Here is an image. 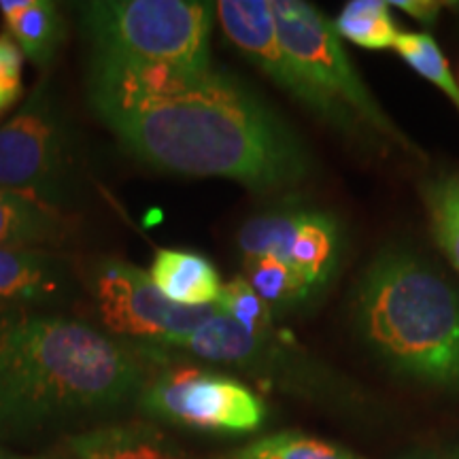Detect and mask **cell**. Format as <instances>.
<instances>
[{
	"label": "cell",
	"mask_w": 459,
	"mask_h": 459,
	"mask_svg": "<svg viewBox=\"0 0 459 459\" xmlns=\"http://www.w3.org/2000/svg\"><path fill=\"white\" fill-rule=\"evenodd\" d=\"M215 17L228 41L319 122L342 134H359L358 119L338 102L315 90L291 65L279 41L273 0H220L215 3Z\"/></svg>",
	"instance_id": "cell-10"
},
{
	"label": "cell",
	"mask_w": 459,
	"mask_h": 459,
	"mask_svg": "<svg viewBox=\"0 0 459 459\" xmlns=\"http://www.w3.org/2000/svg\"><path fill=\"white\" fill-rule=\"evenodd\" d=\"M215 459H366L358 453L344 449L330 440L315 438V436L285 429L262 438L251 440L249 445L223 453Z\"/></svg>",
	"instance_id": "cell-18"
},
{
	"label": "cell",
	"mask_w": 459,
	"mask_h": 459,
	"mask_svg": "<svg viewBox=\"0 0 459 459\" xmlns=\"http://www.w3.org/2000/svg\"><path fill=\"white\" fill-rule=\"evenodd\" d=\"M91 54L177 71H211L215 3L200 0H90L77 4Z\"/></svg>",
	"instance_id": "cell-5"
},
{
	"label": "cell",
	"mask_w": 459,
	"mask_h": 459,
	"mask_svg": "<svg viewBox=\"0 0 459 459\" xmlns=\"http://www.w3.org/2000/svg\"><path fill=\"white\" fill-rule=\"evenodd\" d=\"M243 277L274 317L307 307L313 298L319 296L294 268L273 255L243 257Z\"/></svg>",
	"instance_id": "cell-17"
},
{
	"label": "cell",
	"mask_w": 459,
	"mask_h": 459,
	"mask_svg": "<svg viewBox=\"0 0 459 459\" xmlns=\"http://www.w3.org/2000/svg\"><path fill=\"white\" fill-rule=\"evenodd\" d=\"M421 196L436 245L459 273V175H438L426 181Z\"/></svg>",
	"instance_id": "cell-20"
},
{
	"label": "cell",
	"mask_w": 459,
	"mask_h": 459,
	"mask_svg": "<svg viewBox=\"0 0 459 459\" xmlns=\"http://www.w3.org/2000/svg\"><path fill=\"white\" fill-rule=\"evenodd\" d=\"M217 311L226 315L238 325L247 330L262 332L271 330L274 324V315L271 308L264 304L260 296L255 294L254 287L247 283L245 277H234L223 283V290L215 302Z\"/></svg>",
	"instance_id": "cell-22"
},
{
	"label": "cell",
	"mask_w": 459,
	"mask_h": 459,
	"mask_svg": "<svg viewBox=\"0 0 459 459\" xmlns=\"http://www.w3.org/2000/svg\"><path fill=\"white\" fill-rule=\"evenodd\" d=\"M74 264L45 247H0V313L51 311L77 300Z\"/></svg>",
	"instance_id": "cell-12"
},
{
	"label": "cell",
	"mask_w": 459,
	"mask_h": 459,
	"mask_svg": "<svg viewBox=\"0 0 459 459\" xmlns=\"http://www.w3.org/2000/svg\"><path fill=\"white\" fill-rule=\"evenodd\" d=\"M74 459H200L147 421L107 423L66 440Z\"/></svg>",
	"instance_id": "cell-13"
},
{
	"label": "cell",
	"mask_w": 459,
	"mask_h": 459,
	"mask_svg": "<svg viewBox=\"0 0 459 459\" xmlns=\"http://www.w3.org/2000/svg\"><path fill=\"white\" fill-rule=\"evenodd\" d=\"M147 273L158 290L181 307H213L223 290L215 264L196 251L162 247Z\"/></svg>",
	"instance_id": "cell-14"
},
{
	"label": "cell",
	"mask_w": 459,
	"mask_h": 459,
	"mask_svg": "<svg viewBox=\"0 0 459 459\" xmlns=\"http://www.w3.org/2000/svg\"><path fill=\"white\" fill-rule=\"evenodd\" d=\"M13 99H9V96H4V94H0V113L3 111H7V108L13 105Z\"/></svg>",
	"instance_id": "cell-26"
},
{
	"label": "cell",
	"mask_w": 459,
	"mask_h": 459,
	"mask_svg": "<svg viewBox=\"0 0 459 459\" xmlns=\"http://www.w3.org/2000/svg\"><path fill=\"white\" fill-rule=\"evenodd\" d=\"M394 49L398 51L402 60L409 65L417 74L434 83L443 94H446L455 108L459 111V83L453 77L449 62L438 43L429 37L428 32H400Z\"/></svg>",
	"instance_id": "cell-21"
},
{
	"label": "cell",
	"mask_w": 459,
	"mask_h": 459,
	"mask_svg": "<svg viewBox=\"0 0 459 459\" xmlns=\"http://www.w3.org/2000/svg\"><path fill=\"white\" fill-rule=\"evenodd\" d=\"M389 7L402 9L426 26L436 24L440 11H443V4L434 3V0H394V3H389Z\"/></svg>",
	"instance_id": "cell-24"
},
{
	"label": "cell",
	"mask_w": 459,
	"mask_h": 459,
	"mask_svg": "<svg viewBox=\"0 0 459 459\" xmlns=\"http://www.w3.org/2000/svg\"><path fill=\"white\" fill-rule=\"evenodd\" d=\"M149 366L128 344L48 311L0 313V426L107 412L139 398Z\"/></svg>",
	"instance_id": "cell-2"
},
{
	"label": "cell",
	"mask_w": 459,
	"mask_h": 459,
	"mask_svg": "<svg viewBox=\"0 0 459 459\" xmlns=\"http://www.w3.org/2000/svg\"><path fill=\"white\" fill-rule=\"evenodd\" d=\"M149 366L206 364L308 400L342 402L341 378L279 332H254L217 311L192 334L158 342H126Z\"/></svg>",
	"instance_id": "cell-4"
},
{
	"label": "cell",
	"mask_w": 459,
	"mask_h": 459,
	"mask_svg": "<svg viewBox=\"0 0 459 459\" xmlns=\"http://www.w3.org/2000/svg\"><path fill=\"white\" fill-rule=\"evenodd\" d=\"M88 100L126 152L156 170L228 179L254 192L300 186L311 175L300 136L213 68L187 73L91 54Z\"/></svg>",
	"instance_id": "cell-1"
},
{
	"label": "cell",
	"mask_w": 459,
	"mask_h": 459,
	"mask_svg": "<svg viewBox=\"0 0 459 459\" xmlns=\"http://www.w3.org/2000/svg\"><path fill=\"white\" fill-rule=\"evenodd\" d=\"M353 319L387 368L459 394V290L421 255L381 251L355 290Z\"/></svg>",
	"instance_id": "cell-3"
},
{
	"label": "cell",
	"mask_w": 459,
	"mask_h": 459,
	"mask_svg": "<svg viewBox=\"0 0 459 459\" xmlns=\"http://www.w3.org/2000/svg\"><path fill=\"white\" fill-rule=\"evenodd\" d=\"M273 11L285 54L315 90L347 108L372 132L385 136L406 152L423 156L361 82L328 17L302 0H273Z\"/></svg>",
	"instance_id": "cell-6"
},
{
	"label": "cell",
	"mask_w": 459,
	"mask_h": 459,
	"mask_svg": "<svg viewBox=\"0 0 459 459\" xmlns=\"http://www.w3.org/2000/svg\"><path fill=\"white\" fill-rule=\"evenodd\" d=\"M156 368L136 398L149 419L217 436L254 434L266 421L260 395L226 372L196 364Z\"/></svg>",
	"instance_id": "cell-7"
},
{
	"label": "cell",
	"mask_w": 459,
	"mask_h": 459,
	"mask_svg": "<svg viewBox=\"0 0 459 459\" xmlns=\"http://www.w3.org/2000/svg\"><path fill=\"white\" fill-rule=\"evenodd\" d=\"M24 54L7 32L0 34V94L17 100L22 94Z\"/></svg>",
	"instance_id": "cell-23"
},
{
	"label": "cell",
	"mask_w": 459,
	"mask_h": 459,
	"mask_svg": "<svg viewBox=\"0 0 459 459\" xmlns=\"http://www.w3.org/2000/svg\"><path fill=\"white\" fill-rule=\"evenodd\" d=\"M238 249L243 257H277L321 294L341 264V226L334 217L321 211H271L243 223Z\"/></svg>",
	"instance_id": "cell-11"
},
{
	"label": "cell",
	"mask_w": 459,
	"mask_h": 459,
	"mask_svg": "<svg viewBox=\"0 0 459 459\" xmlns=\"http://www.w3.org/2000/svg\"><path fill=\"white\" fill-rule=\"evenodd\" d=\"M68 232L71 228L62 213L0 189V247L57 245Z\"/></svg>",
	"instance_id": "cell-16"
},
{
	"label": "cell",
	"mask_w": 459,
	"mask_h": 459,
	"mask_svg": "<svg viewBox=\"0 0 459 459\" xmlns=\"http://www.w3.org/2000/svg\"><path fill=\"white\" fill-rule=\"evenodd\" d=\"M83 290L108 336L122 342H158L192 334L217 307H181L158 290L147 271L117 257H100L88 268Z\"/></svg>",
	"instance_id": "cell-9"
},
{
	"label": "cell",
	"mask_w": 459,
	"mask_h": 459,
	"mask_svg": "<svg viewBox=\"0 0 459 459\" xmlns=\"http://www.w3.org/2000/svg\"><path fill=\"white\" fill-rule=\"evenodd\" d=\"M404 459H459V449H445V451H426V453H415Z\"/></svg>",
	"instance_id": "cell-25"
},
{
	"label": "cell",
	"mask_w": 459,
	"mask_h": 459,
	"mask_svg": "<svg viewBox=\"0 0 459 459\" xmlns=\"http://www.w3.org/2000/svg\"><path fill=\"white\" fill-rule=\"evenodd\" d=\"M7 34L32 65L48 68L66 37L62 11L49 0H0Z\"/></svg>",
	"instance_id": "cell-15"
},
{
	"label": "cell",
	"mask_w": 459,
	"mask_h": 459,
	"mask_svg": "<svg viewBox=\"0 0 459 459\" xmlns=\"http://www.w3.org/2000/svg\"><path fill=\"white\" fill-rule=\"evenodd\" d=\"M334 30L364 49H389L398 41L400 30L392 7L383 0H351L336 17Z\"/></svg>",
	"instance_id": "cell-19"
},
{
	"label": "cell",
	"mask_w": 459,
	"mask_h": 459,
	"mask_svg": "<svg viewBox=\"0 0 459 459\" xmlns=\"http://www.w3.org/2000/svg\"><path fill=\"white\" fill-rule=\"evenodd\" d=\"M73 147L65 115L45 85L0 126V189L62 213L73 196Z\"/></svg>",
	"instance_id": "cell-8"
}]
</instances>
